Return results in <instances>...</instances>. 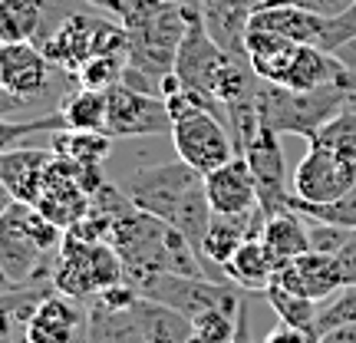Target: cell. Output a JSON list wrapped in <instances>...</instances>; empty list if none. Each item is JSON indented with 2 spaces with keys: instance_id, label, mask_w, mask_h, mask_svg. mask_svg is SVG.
Masks as SVG:
<instances>
[{
  "instance_id": "6da1fadb",
  "label": "cell",
  "mask_w": 356,
  "mask_h": 343,
  "mask_svg": "<svg viewBox=\"0 0 356 343\" xmlns=\"http://www.w3.org/2000/svg\"><path fill=\"white\" fill-rule=\"evenodd\" d=\"M109 244L122 257L126 278L132 284H139L149 274H191V278L228 280L208 267L202 251L181 231L136 208L129 198L109 215Z\"/></svg>"
},
{
  "instance_id": "7a4b0ae2",
  "label": "cell",
  "mask_w": 356,
  "mask_h": 343,
  "mask_svg": "<svg viewBox=\"0 0 356 343\" xmlns=\"http://www.w3.org/2000/svg\"><path fill=\"white\" fill-rule=\"evenodd\" d=\"M119 189L126 191L136 208L168 221L202 251L204 231L211 221V205L204 191V175L198 168H191L175 155L168 162L136 166L119 178Z\"/></svg>"
},
{
  "instance_id": "3957f363",
  "label": "cell",
  "mask_w": 356,
  "mask_h": 343,
  "mask_svg": "<svg viewBox=\"0 0 356 343\" xmlns=\"http://www.w3.org/2000/svg\"><path fill=\"white\" fill-rule=\"evenodd\" d=\"M353 99L356 96L346 86H340V83L297 93V89L261 79V86L254 93L261 122L270 126L274 132H280V136H300V139H310L330 115H337L346 102Z\"/></svg>"
},
{
  "instance_id": "277c9868",
  "label": "cell",
  "mask_w": 356,
  "mask_h": 343,
  "mask_svg": "<svg viewBox=\"0 0 356 343\" xmlns=\"http://www.w3.org/2000/svg\"><path fill=\"white\" fill-rule=\"evenodd\" d=\"M126 280V264L109 241H83L66 234L53 261V287L70 297H96L99 291Z\"/></svg>"
},
{
  "instance_id": "5b68a950",
  "label": "cell",
  "mask_w": 356,
  "mask_h": 343,
  "mask_svg": "<svg viewBox=\"0 0 356 343\" xmlns=\"http://www.w3.org/2000/svg\"><path fill=\"white\" fill-rule=\"evenodd\" d=\"M168 139H172V149H175L178 159L188 162L191 168H198L202 175L231 162L234 155H241L228 115L211 113V109H198V113L175 119Z\"/></svg>"
},
{
  "instance_id": "8992f818",
  "label": "cell",
  "mask_w": 356,
  "mask_h": 343,
  "mask_svg": "<svg viewBox=\"0 0 356 343\" xmlns=\"http://www.w3.org/2000/svg\"><path fill=\"white\" fill-rule=\"evenodd\" d=\"M30 208L26 202H13L3 215H0V267L3 274L17 284H53V264L43 248L37 244L33 231H30Z\"/></svg>"
},
{
  "instance_id": "52a82bcc",
  "label": "cell",
  "mask_w": 356,
  "mask_h": 343,
  "mask_svg": "<svg viewBox=\"0 0 356 343\" xmlns=\"http://www.w3.org/2000/svg\"><path fill=\"white\" fill-rule=\"evenodd\" d=\"M106 136L109 139H159L172 136V115L162 96L136 93L115 83L106 89Z\"/></svg>"
},
{
  "instance_id": "ba28073f",
  "label": "cell",
  "mask_w": 356,
  "mask_h": 343,
  "mask_svg": "<svg viewBox=\"0 0 356 343\" xmlns=\"http://www.w3.org/2000/svg\"><path fill=\"white\" fill-rule=\"evenodd\" d=\"M238 152L248 159L251 175L257 182V195H261V208L267 215H274L280 208H287L291 198V175H287V162H284V149H280V132L270 126L257 122L241 142Z\"/></svg>"
},
{
  "instance_id": "9c48e42d",
  "label": "cell",
  "mask_w": 356,
  "mask_h": 343,
  "mask_svg": "<svg viewBox=\"0 0 356 343\" xmlns=\"http://www.w3.org/2000/svg\"><path fill=\"white\" fill-rule=\"evenodd\" d=\"M356 185V162H346L330 149L307 142L304 159L291 175V195L310 205H327L343 198Z\"/></svg>"
},
{
  "instance_id": "30bf717a",
  "label": "cell",
  "mask_w": 356,
  "mask_h": 343,
  "mask_svg": "<svg viewBox=\"0 0 356 343\" xmlns=\"http://www.w3.org/2000/svg\"><path fill=\"white\" fill-rule=\"evenodd\" d=\"M56 66L47 60V53L37 43H3L0 50V93H7L20 106L47 99L53 89Z\"/></svg>"
},
{
  "instance_id": "8fae6325",
  "label": "cell",
  "mask_w": 356,
  "mask_h": 343,
  "mask_svg": "<svg viewBox=\"0 0 356 343\" xmlns=\"http://www.w3.org/2000/svg\"><path fill=\"white\" fill-rule=\"evenodd\" d=\"M89 307L79 297L50 291L24 324V343H86Z\"/></svg>"
},
{
  "instance_id": "7c38bea8",
  "label": "cell",
  "mask_w": 356,
  "mask_h": 343,
  "mask_svg": "<svg viewBox=\"0 0 356 343\" xmlns=\"http://www.w3.org/2000/svg\"><path fill=\"white\" fill-rule=\"evenodd\" d=\"M274 284L300 294V297H310V301H317V304L343 291V278H340L337 257L320 255V251H304L300 257L280 264L277 271H274Z\"/></svg>"
},
{
  "instance_id": "4fadbf2b",
  "label": "cell",
  "mask_w": 356,
  "mask_h": 343,
  "mask_svg": "<svg viewBox=\"0 0 356 343\" xmlns=\"http://www.w3.org/2000/svg\"><path fill=\"white\" fill-rule=\"evenodd\" d=\"M204 191H208L211 212H221V215H241V212L261 208L257 182L251 175V166H248L244 155H234L231 162L208 172L204 175Z\"/></svg>"
},
{
  "instance_id": "5bb4252c",
  "label": "cell",
  "mask_w": 356,
  "mask_h": 343,
  "mask_svg": "<svg viewBox=\"0 0 356 343\" xmlns=\"http://www.w3.org/2000/svg\"><path fill=\"white\" fill-rule=\"evenodd\" d=\"M248 26L277 33V37H287V40H293V43L320 47L327 17L307 10L300 3H291V0H264V3H254V7H251V24Z\"/></svg>"
},
{
  "instance_id": "9a60e30c",
  "label": "cell",
  "mask_w": 356,
  "mask_h": 343,
  "mask_svg": "<svg viewBox=\"0 0 356 343\" xmlns=\"http://www.w3.org/2000/svg\"><path fill=\"white\" fill-rule=\"evenodd\" d=\"M264 221H267L264 208L241 212V215L211 212V221H208V231H204V241H202V257L208 261V267L225 278V271H221L225 261H228L248 238H257V234L264 231Z\"/></svg>"
},
{
  "instance_id": "2e32d148",
  "label": "cell",
  "mask_w": 356,
  "mask_h": 343,
  "mask_svg": "<svg viewBox=\"0 0 356 343\" xmlns=\"http://www.w3.org/2000/svg\"><path fill=\"white\" fill-rule=\"evenodd\" d=\"M198 17L221 50L234 60H248L244 37L251 24V0H198Z\"/></svg>"
},
{
  "instance_id": "e0dca14e",
  "label": "cell",
  "mask_w": 356,
  "mask_h": 343,
  "mask_svg": "<svg viewBox=\"0 0 356 343\" xmlns=\"http://www.w3.org/2000/svg\"><path fill=\"white\" fill-rule=\"evenodd\" d=\"M53 149H7L0 152V182L10 189L17 202L37 205L43 195V182H47V168L53 162Z\"/></svg>"
},
{
  "instance_id": "ac0fdd59",
  "label": "cell",
  "mask_w": 356,
  "mask_h": 343,
  "mask_svg": "<svg viewBox=\"0 0 356 343\" xmlns=\"http://www.w3.org/2000/svg\"><path fill=\"white\" fill-rule=\"evenodd\" d=\"M304 43H293L287 37H277V33H267V30H254L248 26V37H244V50H248V63L264 83H284L291 63L297 60Z\"/></svg>"
},
{
  "instance_id": "d6986e66",
  "label": "cell",
  "mask_w": 356,
  "mask_h": 343,
  "mask_svg": "<svg viewBox=\"0 0 356 343\" xmlns=\"http://www.w3.org/2000/svg\"><path fill=\"white\" fill-rule=\"evenodd\" d=\"M225 278L231 284H238L241 291L248 294H264L267 284L274 280V271H277V261L270 257L267 251V244L261 241V234L257 238H248V241L234 251V255L225 261Z\"/></svg>"
},
{
  "instance_id": "ffe728a7",
  "label": "cell",
  "mask_w": 356,
  "mask_h": 343,
  "mask_svg": "<svg viewBox=\"0 0 356 343\" xmlns=\"http://www.w3.org/2000/svg\"><path fill=\"white\" fill-rule=\"evenodd\" d=\"M261 241L267 244L270 257L280 264H287L293 257H300L304 251H310V238H307V218L293 208H280L274 215H267Z\"/></svg>"
},
{
  "instance_id": "44dd1931",
  "label": "cell",
  "mask_w": 356,
  "mask_h": 343,
  "mask_svg": "<svg viewBox=\"0 0 356 343\" xmlns=\"http://www.w3.org/2000/svg\"><path fill=\"white\" fill-rule=\"evenodd\" d=\"M86 343H149V337H145V327H142V317L136 307H129V310H106V307H99L92 301L89 304Z\"/></svg>"
},
{
  "instance_id": "7402d4cb",
  "label": "cell",
  "mask_w": 356,
  "mask_h": 343,
  "mask_svg": "<svg viewBox=\"0 0 356 343\" xmlns=\"http://www.w3.org/2000/svg\"><path fill=\"white\" fill-rule=\"evenodd\" d=\"M47 20V0H0V40L37 43Z\"/></svg>"
},
{
  "instance_id": "603a6c76",
  "label": "cell",
  "mask_w": 356,
  "mask_h": 343,
  "mask_svg": "<svg viewBox=\"0 0 356 343\" xmlns=\"http://www.w3.org/2000/svg\"><path fill=\"white\" fill-rule=\"evenodd\" d=\"M106 93L86 86H70L60 99V115L66 129H83V132H106Z\"/></svg>"
},
{
  "instance_id": "cb8c5ba5",
  "label": "cell",
  "mask_w": 356,
  "mask_h": 343,
  "mask_svg": "<svg viewBox=\"0 0 356 343\" xmlns=\"http://www.w3.org/2000/svg\"><path fill=\"white\" fill-rule=\"evenodd\" d=\"M53 152L76 166H102L113 152V139L106 132H83V129H60L53 132Z\"/></svg>"
},
{
  "instance_id": "d4e9b609",
  "label": "cell",
  "mask_w": 356,
  "mask_h": 343,
  "mask_svg": "<svg viewBox=\"0 0 356 343\" xmlns=\"http://www.w3.org/2000/svg\"><path fill=\"white\" fill-rule=\"evenodd\" d=\"M307 142L320 145V149H330L346 162H356V99L346 102L337 115H330Z\"/></svg>"
},
{
  "instance_id": "484cf974",
  "label": "cell",
  "mask_w": 356,
  "mask_h": 343,
  "mask_svg": "<svg viewBox=\"0 0 356 343\" xmlns=\"http://www.w3.org/2000/svg\"><path fill=\"white\" fill-rule=\"evenodd\" d=\"M264 301H267V307L277 314L280 324H291V327H297V330L314 333V327H317V314H320L317 301L300 297V294L287 291V287H280V284H274V280L267 284Z\"/></svg>"
},
{
  "instance_id": "4316f807",
  "label": "cell",
  "mask_w": 356,
  "mask_h": 343,
  "mask_svg": "<svg viewBox=\"0 0 356 343\" xmlns=\"http://www.w3.org/2000/svg\"><path fill=\"white\" fill-rule=\"evenodd\" d=\"M287 208L300 212L304 218H317V221H330V225L356 231V185L346 191L343 198L327 202V205H310V202H300V198L291 195V198H287Z\"/></svg>"
},
{
  "instance_id": "83f0119b",
  "label": "cell",
  "mask_w": 356,
  "mask_h": 343,
  "mask_svg": "<svg viewBox=\"0 0 356 343\" xmlns=\"http://www.w3.org/2000/svg\"><path fill=\"white\" fill-rule=\"evenodd\" d=\"M129 63V53H106V56H92L89 63H83L73 83L86 89H113L119 79H122V70Z\"/></svg>"
},
{
  "instance_id": "f1b7e54d",
  "label": "cell",
  "mask_w": 356,
  "mask_h": 343,
  "mask_svg": "<svg viewBox=\"0 0 356 343\" xmlns=\"http://www.w3.org/2000/svg\"><path fill=\"white\" fill-rule=\"evenodd\" d=\"M238 317H241V310H221L218 307V310H208V314L191 320V333L202 343H231L238 333Z\"/></svg>"
},
{
  "instance_id": "f546056e",
  "label": "cell",
  "mask_w": 356,
  "mask_h": 343,
  "mask_svg": "<svg viewBox=\"0 0 356 343\" xmlns=\"http://www.w3.org/2000/svg\"><path fill=\"white\" fill-rule=\"evenodd\" d=\"M353 40H356V0L340 13V17H330V20H327L323 40H320V50L337 53V50H343V47H350Z\"/></svg>"
},
{
  "instance_id": "4dcf8cb0",
  "label": "cell",
  "mask_w": 356,
  "mask_h": 343,
  "mask_svg": "<svg viewBox=\"0 0 356 343\" xmlns=\"http://www.w3.org/2000/svg\"><path fill=\"white\" fill-rule=\"evenodd\" d=\"M350 228L330 225V221H317V218H307V238H310V251L320 255H337L343 248Z\"/></svg>"
},
{
  "instance_id": "1f68e13d",
  "label": "cell",
  "mask_w": 356,
  "mask_h": 343,
  "mask_svg": "<svg viewBox=\"0 0 356 343\" xmlns=\"http://www.w3.org/2000/svg\"><path fill=\"white\" fill-rule=\"evenodd\" d=\"M337 267H340V278H343V287H356V231L346 234L343 248L337 251Z\"/></svg>"
},
{
  "instance_id": "d6a6232c",
  "label": "cell",
  "mask_w": 356,
  "mask_h": 343,
  "mask_svg": "<svg viewBox=\"0 0 356 343\" xmlns=\"http://www.w3.org/2000/svg\"><path fill=\"white\" fill-rule=\"evenodd\" d=\"M291 3H300V7H307V10H314L320 13V17H340V13L353 3V0H291Z\"/></svg>"
},
{
  "instance_id": "836d02e7",
  "label": "cell",
  "mask_w": 356,
  "mask_h": 343,
  "mask_svg": "<svg viewBox=\"0 0 356 343\" xmlns=\"http://www.w3.org/2000/svg\"><path fill=\"white\" fill-rule=\"evenodd\" d=\"M264 343H317V337L307 330H297V327H291V324H280L274 333H267Z\"/></svg>"
},
{
  "instance_id": "e575fe53",
  "label": "cell",
  "mask_w": 356,
  "mask_h": 343,
  "mask_svg": "<svg viewBox=\"0 0 356 343\" xmlns=\"http://www.w3.org/2000/svg\"><path fill=\"white\" fill-rule=\"evenodd\" d=\"M317 343H356V324H343V327H333V330L320 333Z\"/></svg>"
},
{
  "instance_id": "d590c367",
  "label": "cell",
  "mask_w": 356,
  "mask_h": 343,
  "mask_svg": "<svg viewBox=\"0 0 356 343\" xmlns=\"http://www.w3.org/2000/svg\"><path fill=\"white\" fill-rule=\"evenodd\" d=\"M13 324H17V314H13L10 301H7V294L0 297V340H7L13 333Z\"/></svg>"
},
{
  "instance_id": "8d00e7d4",
  "label": "cell",
  "mask_w": 356,
  "mask_h": 343,
  "mask_svg": "<svg viewBox=\"0 0 356 343\" xmlns=\"http://www.w3.org/2000/svg\"><path fill=\"white\" fill-rule=\"evenodd\" d=\"M79 7H92V10H102V13H113L119 17V7H122V0H76Z\"/></svg>"
},
{
  "instance_id": "74e56055",
  "label": "cell",
  "mask_w": 356,
  "mask_h": 343,
  "mask_svg": "<svg viewBox=\"0 0 356 343\" xmlns=\"http://www.w3.org/2000/svg\"><path fill=\"white\" fill-rule=\"evenodd\" d=\"M13 202H17V198L10 195V189H7V185L0 182V215H3V212H7V208H10Z\"/></svg>"
},
{
  "instance_id": "f35d334b",
  "label": "cell",
  "mask_w": 356,
  "mask_h": 343,
  "mask_svg": "<svg viewBox=\"0 0 356 343\" xmlns=\"http://www.w3.org/2000/svg\"><path fill=\"white\" fill-rule=\"evenodd\" d=\"M10 291H17V284H13V280L3 274V267H0V297H3V294H10Z\"/></svg>"
},
{
  "instance_id": "ab89813d",
  "label": "cell",
  "mask_w": 356,
  "mask_h": 343,
  "mask_svg": "<svg viewBox=\"0 0 356 343\" xmlns=\"http://www.w3.org/2000/svg\"><path fill=\"white\" fill-rule=\"evenodd\" d=\"M254 3H264V0H251V7H254Z\"/></svg>"
},
{
  "instance_id": "60d3db41",
  "label": "cell",
  "mask_w": 356,
  "mask_h": 343,
  "mask_svg": "<svg viewBox=\"0 0 356 343\" xmlns=\"http://www.w3.org/2000/svg\"><path fill=\"white\" fill-rule=\"evenodd\" d=\"M0 343H13V340H10V337H7V340H0Z\"/></svg>"
},
{
  "instance_id": "b9f144b4",
  "label": "cell",
  "mask_w": 356,
  "mask_h": 343,
  "mask_svg": "<svg viewBox=\"0 0 356 343\" xmlns=\"http://www.w3.org/2000/svg\"><path fill=\"white\" fill-rule=\"evenodd\" d=\"M353 93H356V79H353Z\"/></svg>"
},
{
  "instance_id": "7bdbcfd3",
  "label": "cell",
  "mask_w": 356,
  "mask_h": 343,
  "mask_svg": "<svg viewBox=\"0 0 356 343\" xmlns=\"http://www.w3.org/2000/svg\"><path fill=\"white\" fill-rule=\"evenodd\" d=\"M0 50H3V40H0Z\"/></svg>"
}]
</instances>
